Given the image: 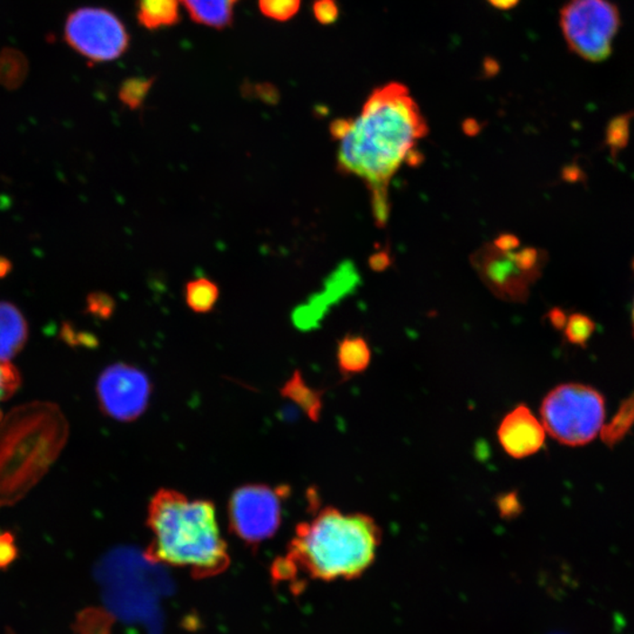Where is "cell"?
Here are the masks:
<instances>
[{
    "label": "cell",
    "mask_w": 634,
    "mask_h": 634,
    "mask_svg": "<svg viewBox=\"0 0 634 634\" xmlns=\"http://www.w3.org/2000/svg\"><path fill=\"white\" fill-rule=\"evenodd\" d=\"M389 263L387 255H375L373 258L371 260V264L373 270H383L384 267H387V264Z\"/></svg>",
    "instance_id": "cell-32"
},
{
    "label": "cell",
    "mask_w": 634,
    "mask_h": 634,
    "mask_svg": "<svg viewBox=\"0 0 634 634\" xmlns=\"http://www.w3.org/2000/svg\"><path fill=\"white\" fill-rule=\"evenodd\" d=\"M634 427V391L622 400L620 409L609 424L602 427V439L609 448L620 443Z\"/></svg>",
    "instance_id": "cell-18"
},
{
    "label": "cell",
    "mask_w": 634,
    "mask_h": 634,
    "mask_svg": "<svg viewBox=\"0 0 634 634\" xmlns=\"http://www.w3.org/2000/svg\"><path fill=\"white\" fill-rule=\"evenodd\" d=\"M92 310L96 314H99L100 317H106L108 315L112 314L113 310V301L112 299L107 298L106 295H95V299H93Z\"/></svg>",
    "instance_id": "cell-27"
},
{
    "label": "cell",
    "mask_w": 634,
    "mask_h": 634,
    "mask_svg": "<svg viewBox=\"0 0 634 634\" xmlns=\"http://www.w3.org/2000/svg\"><path fill=\"white\" fill-rule=\"evenodd\" d=\"M281 395L291 403L297 404L311 421L317 422L320 418L322 407H324L322 394L306 382L301 372H295L291 375L282 387Z\"/></svg>",
    "instance_id": "cell-14"
},
{
    "label": "cell",
    "mask_w": 634,
    "mask_h": 634,
    "mask_svg": "<svg viewBox=\"0 0 634 634\" xmlns=\"http://www.w3.org/2000/svg\"><path fill=\"white\" fill-rule=\"evenodd\" d=\"M492 244L500 251L511 252L519 247V240L515 235L504 234L498 236Z\"/></svg>",
    "instance_id": "cell-28"
},
{
    "label": "cell",
    "mask_w": 634,
    "mask_h": 634,
    "mask_svg": "<svg viewBox=\"0 0 634 634\" xmlns=\"http://www.w3.org/2000/svg\"><path fill=\"white\" fill-rule=\"evenodd\" d=\"M301 0H260V9L268 18L285 22L297 14Z\"/></svg>",
    "instance_id": "cell-23"
},
{
    "label": "cell",
    "mask_w": 634,
    "mask_h": 634,
    "mask_svg": "<svg viewBox=\"0 0 634 634\" xmlns=\"http://www.w3.org/2000/svg\"><path fill=\"white\" fill-rule=\"evenodd\" d=\"M29 336L24 315L13 303L0 302V362L17 356Z\"/></svg>",
    "instance_id": "cell-12"
},
{
    "label": "cell",
    "mask_w": 634,
    "mask_h": 634,
    "mask_svg": "<svg viewBox=\"0 0 634 634\" xmlns=\"http://www.w3.org/2000/svg\"><path fill=\"white\" fill-rule=\"evenodd\" d=\"M634 111L614 116L606 127L605 146L614 159L620 151L626 149L629 142V130H631Z\"/></svg>",
    "instance_id": "cell-20"
},
{
    "label": "cell",
    "mask_w": 634,
    "mask_h": 634,
    "mask_svg": "<svg viewBox=\"0 0 634 634\" xmlns=\"http://www.w3.org/2000/svg\"><path fill=\"white\" fill-rule=\"evenodd\" d=\"M138 19L150 30L177 24L179 0H140Z\"/></svg>",
    "instance_id": "cell-16"
},
{
    "label": "cell",
    "mask_w": 634,
    "mask_h": 634,
    "mask_svg": "<svg viewBox=\"0 0 634 634\" xmlns=\"http://www.w3.org/2000/svg\"><path fill=\"white\" fill-rule=\"evenodd\" d=\"M149 376L133 365L116 363L105 369L96 382V396L104 414L119 422L139 418L149 407Z\"/></svg>",
    "instance_id": "cell-9"
},
{
    "label": "cell",
    "mask_w": 634,
    "mask_h": 634,
    "mask_svg": "<svg viewBox=\"0 0 634 634\" xmlns=\"http://www.w3.org/2000/svg\"><path fill=\"white\" fill-rule=\"evenodd\" d=\"M427 133L426 119L406 85L388 83L373 89L359 118L350 119L338 149V170L367 182L377 224L389 216V182L406 162L415 163V149Z\"/></svg>",
    "instance_id": "cell-1"
},
{
    "label": "cell",
    "mask_w": 634,
    "mask_h": 634,
    "mask_svg": "<svg viewBox=\"0 0 634 634\" xmlns=\"http://www.w3.org/2000/svg\"><path fill=\"white\" fill-rule=\"evenodd\" d=\"M381 540L382 531L372 517L326 507L298 525L275 574L287 579L302 573L324 582L359 578L375 562Z\"/></svg>",
    "instance_id": "cell-2"
},
{
    "label": "cell",
    "mask_w": 634,
    "mask_h": 634,
    "mask_svg": "<svg viewBox=\"0 0 634 634\" xmlns=\"http://www.w3.org/2000/svg\"><path fill=\"white\" fill-rule=\"evenodd\" d=\"M596 324L584 314L575 313L567 318L564 334L570 344L585 347L587 342L593 337Z\"/></svg>",
    "instance_id": "cell-21"
},
{
    "label": "cell",
    "mask_w": 634,
    "mask_h": 634,
    "mask_svg": "<svg viewBox=\"0 0 634 634\" xmlns=\"http://www.w3.org/2000/svg\"><path fill=\"white\" fill-rule=\"evenodd\" d=\"M559 26L571 52L589 62H602L612 54L621 17L610 0H569L560 10Z\"/></svg>",
    "instance_id": "cell-6"
},
{
    "label": "cell",
    "mask_w": 634,
    "mask_h": 634,
    "mask_svg": "<svg viewBox=\"0 0 634 634\" xmlns=\"http://www.w3.org/2000/svg\"><path fill=\"white\" fill-rule=\"evenodd\" d=\"M236 0H182L190 18L198 24L225 29L232 24Z\"/></svg>",
    "instance_id": "cell-13"
},
{
    "label": "cell",
    "mask_w": 634,
    "mask_h": 634,
    "mask_svg": "<svg viewBox=\"0 0 634 634\" xmlns=\"http://www.w3.org/2000/svg\"><path fill=\"white\" fill-rule=\"evenodd\" d=\"M147 527L152 534L147 559L188 569L197 578L227 569V544L212 501L189 500L175 490L161 489L150 501Z\"/></svg>",
    "instance_id": "cell-3"
},
{
    "label": "cell",
    "mask_w": 634,
    "mask_h": 634,
    "mask_svg": "<svg viewBox=\"0 0 634 634\" xmlns=\"http://www.w3.org/2000/svg\"><path fill=\"white\" fill-rule=\"evenodd\" d=\"M154 78L145 79V78H131L124 81L119 91V99L131 110H138L142 106L143 100L149 95Z\"/></svg>",
    "instance_id": "cell-22"
},
{
    "label": "cell",
    "mask_w": 634,
    "mask_h": 634,
    "mask_svg": "<svg viewBox=\"0 0 634 634\" xmlns=\"http://www.w3.org/2000/svg\"><path fill=\"white\" fill-rule=\"evenodd\" d=\"M29 73V61L18 50L6 48L0 52V87L17 89Z\"/></svg>",
    "instance_id": "cell-17"
},
{
    "label": "cell",
    "mask_w": 634,
    "mask_h": 634,
    "mask_svg": "<svg viewBox=\"0 0 634 634\" xmlns=\"http://www.w3.org/2000/svg\"><path fill=\"white\" fill-rule=\"evenodd\" d=\"M18 557V547L13 534H0V570H6Z\"/></svg>",
    "instance_id": "cell-26"
},
{
    "label": "cell",
    "mask_w": 634,
    "mask_h": 634,
    "mask_svg": "<svg viewBox=\"0 0 634 634\" xmlns=\"http://www.w3.org/2000/svg\"><path fill=\"white\" fill-rule=\"evenodd\" d=\"M287 486L247 484L233 492L228 501L229 528L247 546L258 547L271 538L282 523Z\"/></svg>",
    "instance_id": "cell-7"
},
{
    "label": "cell",
    "mask_w": 634,
    "mask_h": 634,
    "mask_svg": "<svg viewBox=\"0 0 634 634\" xmlns=\"http://www.w3.org/2000/svg\"><path fill=\"white\" fill-rule=\"evenodd\" d=\"M548 320H550L551 325L554 326L556 329H564L567 317L564 311L560 309H552L550 314H548Z\"/></svg>",
    "instance_id": "cell-30"
},
{
    "label": "cell",
    "mask_w": 634,
    "mask_h": 634,
    "mask_svg": "<svg viewBox=\"0 0 634 634\" xmlns=\"http://www.w3.org/2000/svg\"><path fill=\"white\" fill-rule=\"evenodd\" d=\"M632 326H633V335H634V299H633V307H632Z\"/></svg>",
    "instance_id": "cell-34"
},
{
    "label": "cell",
    "mask_w": 634,
    "mask_h": 634,
    "mask_svg": "<svg viewBox=\"0 0 634 634\" xmlns=\"http://www.w3.org/2000/svg\"><path fill=\"white\" fill-rule=\"evenodd\" d=\"M313 11L315 18L324 25L334 24L340 14L336 0H315Z\"/></svg>",
    "instance_id": "cell-25"
},
{
    "label": "cell",
    "mask_w": 634,
    "mask_h": 634,
    "mask_svg": "<svg viewBox=\"0 0 634 634\" xmlns=\"http://www.w3.org/2000/svg\"><path fill=\"white\" fill-rule=\"evenodd\" d=\"M9 270H10L9 262H6V260L0 258V276L6 274L7 271H9Z\"/></svg>",
    "instance_id": "cell-33"
},
{
    "label": "cell",
    "mask_w": 634,
    "mask_h": 634,
    "mask_svg": "<svg viewBox=\"0 0 634 634\" xmlns=\"http://www.w3.org/2000/svg\"><path fill=\"white\" fill-rule=\"evenodd\" d=\"M473 262L490 289L511 301L525 299L528 286L538 276L520 267L516 259V251H500L493 244L482 249Z\"/></svg>",
    "instance_id": "cell-10"
},
{
    "label": "cell",
    "mask_w": 634,
    "mask_h": 634,
    "mask_svg": "<svg viewBox=\"0 0 634 634\" xmlns=\"http://www.w3.org/2000/svg\"><path fill=\"white\" fill-rule=\"evenodd\" d=\"M21 386V375L10 362H0V403L13 398ZM3 419L0 410V421Z\"/></svg>",
    "instance_id": "cell-24"
},
{
    "label": "cell",
    "mask_w": 634,
    "mask_h": 634,
    "mask_svg": "<svg viewBox=\"0 0 634 634\" xmlns=\"http://www.w3.org/2000/svg\"><path fill=\"white\" fill-rule=\"evenodd\" d=\"M547 433L564 446L593 442L605 421V399L596 389L567 383L552 389L540 407Z\"/></svg>",
    "instance_id": "cell-5"
},
{
    "label": "cell",
    "mask_w": 634,
    "mask_h": 634,
    "mask_svg": "<svg viewBox=\"0 0 634 634\" xmlns=\"http://www.w3.org/2000/svg\"><path fill=\"white\" fill-rule=\"evenodd\" d=\"M350 126V119H338L330 124V134L335 140H341L347 133Z\"/></svg>",
    "instance_id": "cell-29"
},
{
    "label": "cell",
    "mask_w": 634,
    "mask_h": 634,
    "mask_svg": "<svg viewBox=\"0 0 634 634\" xmlns=\"http://www.w3.org/2000/svg\"><path fill=\"white\" fill-rule=\"evenodd\" d=\"M547 430L542 421L528 407L519 406L509 412L498 427V441L512 458H527L538 453L546 442Z\"/></svg>",
    "instance_id": "cell-11"
},
{
    "label": "cell",
    "mask_w": 634,
    "mask_h": 634,
    "mask_svg": "<svg viewBox=\"0 0 634 634\" xmlns=\"http://www.w3.org/2000/svg\"><path fill=\"white\" fill-rule=\"evenodd\" d=\"M65 39L81 56L96 62L123 56L130 42L123 23L110 11L95 7H84L69 15Z\"/></svg>",
    "instance_id": "cell-8"
},
{
    "label": "cell",
    "mask_w": 634,
    "mask_h": 634,
    "mask_svg": "<svg viewBox=\"0 0 634 634\" xmlns=\"http://www.w3.org/2000/svg\"><path fill=\"white\" fill-rule=\"evenodd\" d=\"M372 360V352L364 338L347 336L338 344L337 362L345 376L363 372Z\"/></svg>",
    "instance_id": "cell-15"
},
{
    "label": "cell",
    "mask_w": 634,
    "mask_h": 634,
    "mask_svg": "<svg viewBox=\"0 0 634 634\" xmlns=\"http://www.w3.org/2000/svg\"><path fill=\"white\" fill-rule=\"evenodd\" d=\"M68 435L64 414L51 403L25 404L0 421V507L22 500L44 477Z\"/></svg>",
    "instance_id": "cell-4"
},
{
    "label": "cell",
    "mask_w": 634,
    "mask_h": 634,
    "mask_svg": "<svg viewBox=\"0 0 634 634\" xmlns=\"http://www.w3.org/2000/svg\"><path fill=\"white\" fill-rule=\"evenodd\" d=\"M187 306L196 313H208L219 299V288L209 279L198 278L185 288Z\"/></svg>",
    "instance_id": "cell-19"
},
{
    "label": "cell",
    "mask_w": 634,
    "mask_h": 634,
    "mask_svg": "<svg viewBox=\"0 0 634 634\" xmlns=\"http://www.w3.org/2000/svg\"><path fill=\"white\" fill-rule=\"evenodd\" d=\"M490 5L497 10L508 11L515 9L519 5L520 0H488Z\"/></svg>",
    "instance_id": "cell-31"
}]
</instances>
